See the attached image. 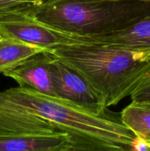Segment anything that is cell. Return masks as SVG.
I'll return each mask as SVG.
<instances>
[{
  "mask_svg": "<svg viewBox=\"0 0 150 151\" xmlns=\"http://www.w3.org/2000/svg\"><path fill=\"white\" fill-rule=\"evenodd\" d=\"M0 94L15 106L54 124L71 139L74 151H133L138 136L122 122L120 113H100L22 87Z\"/></svg>",
  "mask_w": 150,
  "mask_h": 151,
  "instance_id": "6da1fadb",
  "label": "cell"
},
{
  "mask_svg": "<svg viewBox=\"0 0 150 151\" xmlns=\"http://www.w3.org/2000/svg\"><path fill=\"white\" fill-rule=\"evenodd\" d=\"M67 39L69 43L47 52L80 72L102 97L107 108L130 96L150 75V50L138 51Z\"/></svg>",
  "mask_w": 150,
  "mask_h": 151,
  "instance_id": "7a4b0ae2",
  "label": "cell"
},
{
  "mask_svg": "<svg viewBox=\"0 0 150 151\" xmlns=\"http://www.w3.org/2000/svg\"><path fill=\"white\" fill-rule=\"evenodd\" d=\"M24 13L60 32L89 36L124 29L149 16L150 1L42 0Z\"/></svg>",
  "mask_w": 150,
  "mask_h": 151,
  "instance_id": "3957f363",
  "label": "cell"
},
{
  "mask_svg": "<svg viewBox=\"0 0 150 151\" xmlns=\"http://www.w3.org/2000/svg\"><path fill=\"white\" fill-rule=\"evenodd\" d=\"M49 68L57 98L96 113L107 110L102 97L76 69L54 56L50 62Z\"/></svg>",
  "mask_w": 150,
  "mask_h": 151,
  "instance_id": "277c9868",
  "label": "cell"
},
{
  "mask_svg": "<svg viewBox=\"0 0 150 151\" xmlns=\"http://www.w3.org/2000/svg\"><path fill=\"white\" fill-rule=\"evenodd\" d=\"M0 32L7 37L48 51L69 42L62 32L49 27L22 12L0 19Z\"/></svg>",
  "mask_w": 150,
  "mask_h": 151,
  "instance_id": "5b68a950",
  "label": "cell"
},
{
  "mask_svg": "<svg viewBox=\"0 0 150 151\" xmlns=\"http://www.w3.org/2000/svg\"><path fill=\"white\" fill-rule=\"evenodd\" d=\"M52 58L49 52H41L3 75L15 80L22 88L57 97L50 74L49 65Z\"/></svg>",
  "mask_w": 150,
  "mask_h": 151,
  "instance_id": "8992f818",
  "label": "cell"
},
{
  "mask_svg": "<svg viewBox=\"0 0 150 151\" xmlns=\"http://www.w3.org/2000/svg\"><path fill=\"white\" fill-rule=\"evenodd\" d=\"M63 33L72 41L111 44L138 51L150 50V15L124 29L109 33L89 36Z\"/></svg>",
  "mask_w": 150,
  "mask_h": 151,
  "instance_id": "52a82bcc",
  "label": "cell"
},
{
  "mask_svg": "<svg viewBox=\"0 0 150 151\" xmlns=\"http://www.w3.org/2000/svg\"><path fill=\"white\" fill-rule=\"evenodd\" d=\"M0 151H74L64 132L0 137Z\"/></svg>",
  "mask_w": 150,
  "mask_h": 151,
  "instance_id": "ba28073f",
  "label": "cell"
},
{
  "mask_svg": "<svg viewBox=\"0 0 150 151\" xmlns=\"http://www.w3.org/2000/svg\"><path fill=\"white\" fill-rule=\"evenodd\" d=\"M43 49L7 37L0 32V74H4L21 64Z\"/></svg>",
  "mask_w": 150,
  "mask_h": 151,
  "instance_id": "9c48e42d",
  "label": "cell"
},
{
  "mask_svg": "<svg viewBox=\"0 0 150 151\" xmlns=\"http://www.w3.org/2000/svg\"><path fill=\"white\" fill-rule=\"evenodd\" d=\"M120 114L122 122L127 128L150 142V100H132Z\"/></svg>",
  "mask_w": 150,
  "mask_h": 151,
  "instance_id": "30bf717a",
  "label": "cell"
},
{
  "mask_svg": "<svg viewBox=\"0 0 150 151\" xmlns=\"http://www.w3.org/2000/svg\"><path fill=\"white\" fill-rule=\"evenodd\" d=\"M41 1L42 0H0V19L15 13H24L28 7Z\"/></svg>",
  "mask_w": 150,
  "mask_h": 151,
  "instance_id": "8fae6325",
  "label": "cell"
},
{
  "mask_svg": "<svg viewBox=\"0 0 150 151\" xmlns=\"http://www.w3.org/2000/svg\"><path fill=\"white\" fill-rule=\"evenodd\" d=\"M132 100H150V75L144 78L142 82L130 95Z\"/></svg>",
  "mask_w": 150,
  "mask_h": 151,
  "instance_id": "7c38bea8",
  "label": "cell"
},
{
  "mask_svg": "<svg viewBox=\"0 0 150 151\" xmlns=\"http://www.w3.org/2000/svg\"><path fill=\"white\" fill-rule=\"evenodd\" d=\"M112 1H119V0H112ZM138 1H150V0H138Z\"/></svg>",
  "mask_w": 150,
  "mask_h": 151,
  "instance_id": "4fadbf2b",
  "label": "cell"
},
{
  "mask_svg": "<svg viewBox=\"0 0 150 151\" xmlns=\"http://www.w3.org/2000/svg\"><path fill=\"white\" fill-rule=\"evenodd\" d=\"M149 143H150V142H149Z\"/></svg>",
  "mask_w": 150,
  "mask_h": 151,
  "instance_id": "5bb4252c",
  "label": "cell"
}]
</instances>
